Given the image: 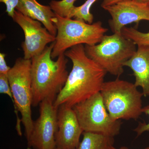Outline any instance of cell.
<instances>
[{
	"label": "cell",
	"mask_w": 149,
	"mask_h": 149,
	"mask_svg": "<svg viewBox=\"0 0 149 149\" xmlns=\"http://www.w3.org/2000/svg\"><path fill=\"white\" fill-rule=\"evenodd\" d=\"M83 132L72 108L65 104L59 107L58 129L56 134V148L76 149Z\"/></svg>",
	"instance_id": "obj_11"
},
{
	"label": "cell",
	"mask_w": 149,
	"mask_h": 149,
	"mask_svg": "<svg viewBox=\"0 0 149 149\" xmlns=\"http://www.w3.org/2000/svg\"><path fill=\"white\" fill-rule=\"evenodd\" d=\"M87 56L107 72L119 77L124 72V64L136 53V45L121 33L105 35L100 42L85 45Z\"/></svg>",
	"instance_id": "obj_6"
},
{
	"label": "cell",
	"mask_w": 149,
	"mask_h": 149,
	"mask_svg": "<svg viewBox=\"0 0 149 149\" xmlns=\"http://www.w3.org/2000/svg\"><path fill=\"white\" fill-rule=\"evenodd\" d=\"M77 0H52L49 6L56 14L62 17H69L71 10L74 6V3Z\"/></svg>",
	"instance_id": "obj_17"
},
{
	"label": "cell",
	"mask_w": 149,
	"mask_h": 149,
	"mask_svg": "<svg viewBox=\"0 0 149 149\" xmlns=\"http://www.w3.org/2000/svg\"><path fill=\"white\" fill-rule=\"evenodd\" d=\"M64 55L72 62V67L54 105L71 107L100 93L107 72L87 56L83 45L74 46Z\"/></svg>",
	"instance_id": "obj_1"
},
{
	"label": "cell",
	"mask_w": 149,
	"mask_h": 149,
	"mask_svg": "<svg viewBox=\"0 0 149 149\" xmlns=\"http://www.w3.org/2000/svg\"><path fill=\"white\" fill-rule=\"evenodd\" d=\"M54 42L31 59L32 106L36 107L45 100L54 102L67 80L68 60L61 54L56 60L51 57Z\"/></svg>",
	"instance_id": "obj_2"
},
{
	"label": "cell",
	"mask_w": 149,
	"mask_h": 149,
	"mask_svg": "<svg viewBox=\"0 0 149 149\" xmlns=\"http://www.w3.org/2000/svg\"><path fill=\"white\" fill-rule=\"evenodd\" d=\"M126 1L128 0H103L101 4V7L103 8L107 6L113 5L117 3Z\"/></svg>",
	"instance_id": "obj_22"
},
{
	"label": "cell",
	"mask_w": 149,
	"mask_h": 149,
	"mask_svg": "<svg viewBox=\"0 0 149 149\" xmlns=\"http://www.w3.org/2000/svg\"><path fill=\"white\" fill-rule=\"evenodd\" d=\"M84 132L114 138L120 133L121 120H113L107 111L100 93L72 107Z\"/></svg>",
	"instance_id": "obj_7"
},
{
	"label": "cell",
	"mask_w": 149,
	"mask_h": 149,
	"mask_svg": "<svg viewBox=\"0 0 149 149\" xmlns=\"http://www.w3.org/2000/svg\"><path fill=\"white\" fill-rule=\"evenodd\" d=\"M54 102L45 100L40 104L39 117L33 123L28 146L34 149H54L58 129V110Z\"/></svg>",
	"instance_id": "obj_8"
},
{
	"label": "cell",
	"mask_w": 149,
	"mask_h": 149,
	"mask_svg": "<svg viewBox=\"0 0 149 149\" xmlns=\"http://www.w3.org/2000/svg\"><path fill=\"white\" fill-rule=\"evenodd\" d=\"M110 149H128V148H126V147H121V148H120L117 149V148H114V147L113 146V147H111V148ZM144 149H149V146L147 147V148H145Z\"/></svg>",
	"instance_id": "obj_23"
},
{
	"label": "cell",
	"mask_w": 149,
	"mask_h": 149,
	"mask_svg": "<svg viewBox=\"0 0 149 149\" xmlns=\"http://www.w3.org/2000/svg\"><path fill=\"white\" fill-rule=\"evenodd\" d=\"M0 93L7 95L13 102L12 93L7 74H0Z\"/></svg>",
	"instance_id": "obj_18"
},
{
	"label": "cell",
	"mask_w": 149,
	"mask_h": 149,
	"mask_svg": "<svg viewBox=\"0 0 149 149\" xmlns=\"http://www.w3.org/2000/svg\"><path fill=\"white\" fill-rule=\"evenodd\" d=\"M56 15L53 21L57 32L51 54L53 59L74 46L83 44L93 46L99 44L108 30L103 26L101 21L90 24Z\"/></svg>",
	"instance_id": "obj_5"
},
{
	"label": "cell",
	"mask_w": 149,
	"mask_h": 149,
	"mask_svg": "<svg viewBox=\"0 0 149 149\" xmlns=\"http://www.w3.org/2000/svg\"><path fill=\"white\" fill-rule=\"evenodd\" d=\"M142 113L148 116L149 117V105L143 107ZM134 131L137 134V137L141 136L145 132H149V121L148 123H140L138 126L134 129Z\"/></svg>",
	"instance_id": "obj_19"
},
{
	"label": "cell",
	"mask_w": 149,
	"mask_h": 149,
	"mask_svg": "<svg viewBox=\"0 0 149 149\" xmlns=\"http://www.w3.org/2000/svg\"><path fill=\"white\" fill-rule=\"evenodd\" d=\"M102 8L111 16L109 24L113 33H121L123 28L127 24H138L142 20L149 21V3L128 0Z\"/></svg>",
	"instance_id": "obj_10"
},
{
	"label": "cell",
	"mask_w": 149,
	"mask_h": 149,
	"mask_svg": "<svg viewBox=\"0 0 149 149\" xmlns=\"http://www.w3.org/2000/svg\"><path fill=\"white\" fill-rule=\"evenodd\" d=\"M6 55L4 53H0V74H8L11 68L6 64Z\"/></svg>",
	"instance_id": "obj_21"
},
{
	"label": "cell",
	"mask_w": 149,
	"mask_h": 149,
	"mask_svg": "<svg viewBox=\"0 0 149 149\" xmlns=\"http://www.w3.org/2000/svg\"><path fill=\"white\" fill-rule=\"evenodd\" d=\"M13 19L24 32V40L21 44L24 58L32 59L41 54L49 43H53L56 36L51 34L40 22L15 10Z\"/></svg>",
	"instance_id": "obj_9"
},
{
	"label": "cell",
	"mask_w": 149,
	"mask_h": 149,
	"mask_svg": "<svg viewBox=\"0 0 149 149\" xmlns=\"http://www.w3.org/2000/svg\"><path fill=\"white\" fill-rule=\"evenodd\" d=\"M124 66L133 70L135 86L142 88L144 96H149V46H138L136 53Z\"/></svg>",
	"instance_id": "obj_12"
},
{
	"label": "cell",
	"mask_w": 149,
	"mask_h": 149,
	"mask_svg": "<svg viewBox=\"0 0 149 149\" xmlns=\"http://www.w3.org/2000/svg\"><path fill=\"white\" fill-rule=\"evenodd\" d=\"M82 141L76 149H110L114 138L93 132H84Z\"/></svg>",
	"instance_id": "obj_14"
},
{
	"label": "cell",
	"mask_w": 149,
	"mask_h": 149,
	"mask_svg": "<svg viewBox=\"0 0 149 149\" xmlns=\"http://www.w3.org/2000/svg\"><path fill=\"white\" fill-rule=\"evenodd\" d=\"M31 59H17L8 73L16 115V129L19 136L22 135L21 123L24 127L27 141L31 135L33 123L32 110V91Z\"/></svg>",
	"instance_id": "obj_3"
},
{
	"label": "cell",
	"mask_w": 149,
	"mask_h": 149,
	"mask_svg": "<svg viewBox=\"0 0 149 149\" xmlns=\"http://www.w3.org/2000/svg\"><path fill=\"white\" fill-rule=\"evenodd\" d=\"M107 111L113 120H137L142 113L143 93L134 83L120 80L104 82L100 92Z\"/></svg>",
	"instance_id": "obj_4"
},
{
	"label": "cell",
	"mask_w": 149,
	"mask_h": 149,
	"mask_svg": "<svg viewBox=\"0 0 149 149\" xmlns=\"http://www.w3.org/2000/svg\"><path fill=\"white\" fill-rule=\"evenodd\" d=\"M54 149H59L58 148H56H56H55Z\"/></svg>",
	"instance_id": "obj_25"
},
{
	"label": "cell",
	"mask_w": 149,
	"mask_h": 149,
	"mask_svg": "<svg viewBox=\"0 0 149 149\" xmlns=\"http://www.w3.org/2000/svg\"></svg>",
	"instance_id": "obj_26"
},
{
	"label": "cell",
	"mask_w": 149,
	"mask_h": 149,
	"mask_svg": "<svg viewBox=\"0 0 149 149\" xmlns=\"http://www.w3.org/2000/svg\"><path fill=\"white\" fill-rule=\"evenodd\" d=\"M16 10L24 15L40 22L52 35L56 36V27L53 21L56 13L50 6H44L36 0H19Z\"/></svg>",
	"instance_id": "obj_13"
},
{
	"label": "cell",
	"mask_w": 149,
	"mask_h": 149,
	"mask_svg": "<svg viewBox=\"0 0 149 149\" xmlns=\"http://www.w3.org/2000/svg\"><path fill=\"white\" fill-rule=\"evenodd\" d=\"M121 32L125 38L132 40L136 45L149 46V32H141L133 27L125 26Z\"/></svg>",
	"instance_id": "obj_16"
},
{
	"label": "cell",
	"mask_w": 149,
	"mask_h": 149,
	"mask_svg": "<svg viewBox=\"0 0 149 149\" xmlns=\"http://www.w3.org/2000/svg\"><path fill=\"white\" fill-rule=\"evenodd\" d=\"M97 0H87L82 5L74 6L71 10L68 18L85 21L88 24L93 23L94 16L90 11L92 6Z\"/></svg>",
	"instance_id": "obj_15"
},
{
	"label": "cell",
	"mask_w": 149,
	"mask_h": 149,
	"mask_svg": "<svg viewBox=\"0 0 149 149\" xmlns=\"http://www.w3.org/2000/svg\"><path fill=\"white\" fill-rule=\"evenodd\" d=\"M19 0H0L1 3L5 4L6 7V12L9 16L13 18L17 6L18 5Z\"/></svg>",
	"instance_id": "obj_20"
},
{
	"label": "cell",
	"mask_w": 149,
	"mask_h": 149,
	"mask_svg": "<svg viewBox=\"0 0 149 149\" xmlns=\"http://www.w3.org/2000/svg\"><path fill=\"white\" fill-rule=\"evenodd\" d=\"M141 2L149 3V0H136Z\"/></svg>",
	"instance_id": "obj_24"
}]
</instances>
